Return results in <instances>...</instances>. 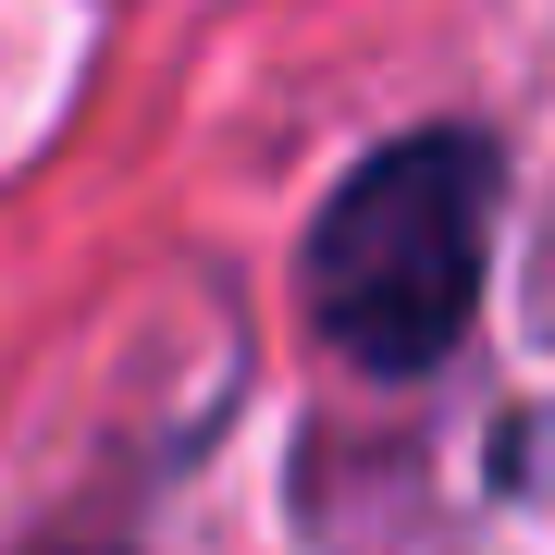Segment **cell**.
<instances>
[{"label":"cell","mask_w":555,"mask_h":555,"mask_svg":"<svg viewBox=\"0 0 555 555\" xmlns=\"http://www.w3.org/2000/svg\"><path fill=\"white\" fill-rule=\"evenodd\" d=\"M506 160L481 124H420L371 149L309 222V309L371 383H420L469 346L481 272H494Z\"/></svg>","instance_id":"cell-1"}]
</instances>
